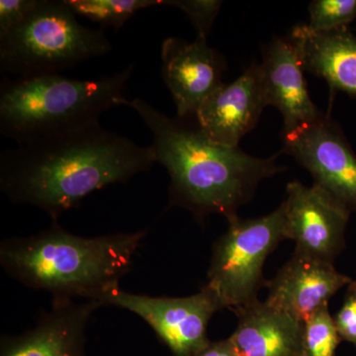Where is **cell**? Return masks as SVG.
<instances>
[{"instance_id": "6da1fadb", "label": "cell", "mask_w": 356, "mask_h": 356, "mask_svg": "<svg viewBox=\"0 0 356 356\" xmlns=\"http://www.w3.org/2000/svg\"><path fill=\"white\" fill-rule=\"evenodd\" d=\"M156 163L153 147L103 127L100 121L15 144L0 154V189L11 202L34 206L53 220L112 184Z\"/></svg>"}, {"instance_id": "7a4b0ae2", "label": "cell", "mask_w": 356, "mask_h": 356, "mask_svg": "<svg viewBox=\"0 0 356 356\" xmlns=\"http://www.w3.org/2000/svg\"><path fill=\"white\" fill-rule=\"evenodd\" d=\"M135 110L153 135L156 163L170 178V207L186 209L198 220L212 214L238 216V210L252 198L262 180L284 172L276 163L278 154L261 159L240 147L216 144L197 124L170 118L140 98L119 102Z\"/></svg>"}, {"instance_id": "3957f363", "label": "cell", "mask_w": 356, "mask_h": 356, "mask_svg": "<svg viewBox=\"0 0 356 356\" xmlns=\"http://www.w3.org/2000/svg\"><path fill=\"white\" fill-rule=\"evenodd\" d=\"M147 235L142 229L86 238L53 220L50 228L35 235L6 238L0 245V264L14 280L51 293L54 299L102 303L105 295L120 287Z\"/></svg>"}, {"instance_id": "277c9868", "label": "cell", "mask_w": 356, "mask_h": 356, "mask_svg": "<svg viewBox=\"0 0 356 356\" xmlns=\"http://www.w3.org/2000/svg\"><path fill=\"white\" fill-rule=\"evenodd\" d=\"M134 65L97 79L60 74L3 77L0 86V133L15 144L99 121L120 106Z\"/></svg>"}, {"instance_id": "5b68a950", "label": "cell", "mask_w": 356, "mask_h": 356, "mask_svg": "<svg viewBox=\"0 0 356 356\" xmlns=\"http://www.w3.org/2000/svg\"><path fill=\"white\" fill-rule=\"evenodd\" d=\"M76 16L65 0H39L19 26L0 37L2 76L60 74L108 54L104 30L84 26Z\"/></svg>"}, {"instance_id": "8992f818", "label": "cell", "mask_w": 356, "mask_h": 356, "mask_svg": "<svg viewBox=\"0 0 356 356\" xmlns=\"http://www.w3.org/2000/svg\"><path fill=\"white\" fill-rule=\"evenodd\" d=\"M229 227L215 243L204 287L216 297L222 309L241 308L257 300L264 266L281 241L286 240L281 205L266 216L227 220Z\"/></svg>"}, {"instance_id": "52a82bcc", "label": "cell", "mask_w": 356, "mask_h": 356, "mask_svg": "<svg viewBox=\"0 0 356 356\" xmlns=\"http://www.w3.org/2000/svg\"><path fill=\"white\" fill-rule=\"evenodd\" d=\"M103 306H114L142 318L173 356H196L211 343L208 325L222 310L215 295L204 287L186 297H158L134 294L120 287L102 300Z\"/></svg>"}, {"instance_id": "ba28073f", "label": "cell", "mask_w": 356, "mask_h": 356, "mask_svg": "<svg viewBox=\"0 0 356 356\" xmlns=\"http://www.w3.org/2000/svg\"><path fill=\"white\" fill-rule=\"evenodd\" d=\"M282 151L311 173L314 184L356 211V154L331 117L322 112L315 120L282 132Z\"/></svg>"}, {"instance_id": "9c48e42d", "label": "cell", "mask_w": 356, "mask_h": 356, "mask_svg": "<svg viewBox=\"0 0 356 356\" xmlns=\"http://www.w3.org/2000/svg\"><path fill=\"white\" fill-rule=\"evenodd\" d=\"M286 194L281 203L285 238L294 241V254L334 264L346 248L350 211L315 184L306 186L294 180Z\"/></svg>"}, {"instance_id": "30bf717a", "label": "cell", "mask_w": 356, "mask_h": 356, "mask_svg": "<svg viewBox=\"0 0 356 356\" xmlns=\"http://www.w3.org/2000/svg\"><path fill=\"white\" fill-rule=\"evenodd\" d=\"M161 77L177 107V118L195 120L206 98L222 83L227 69L221 54L207 39L193 42L170 37L161 44Z\"/></svg>"}, {"instance_id": "8fae6325", "label": "cell", "mask_w": 356, "mask_h": 356, "mask_svg": "<svg viewBox=\"0 0 356 356\" xmlns=\"http://www.w3.org/2000/svg\"><path fill=\"white\" fill-rule=\"evenodd\" d=\"M100 307L96 300L53 299L34 327L2 337L0 356H88L86 329Z\"/></svg>"}, {"instance_id": "7c38bea8", "label": "cell", "mask_w": 356, "mask_h": 356, "mask_svg": "<svg viewBox=\"0 0 356 356\" xmlns=\"http://www.w3.org/2000/svg\"><path fill=\"white\" fill-rule=\"evenodd\" d=\"M267 106L259 64L252 63L236 81L222 83L206 98L195 116L201 132L222 146L240 147Z\"/></svg>"}, {"instance_id": "4fadbf2b", "label": "cell", "mask_w": 356, "mask_h": 356, "mask_svg": "<svg viewBox=\"0 0 356 356\" xmlns=\"http://www.w3.org/2000/svg\"><path fill=\"white\" fill-rule=\"evenodd\" d=\"M259 70L267 106L276 107L282 114V132L315 120L322 114L309 95L298 50L290 35L275 37L266 44Z\"/></svg>"}, {"instance_id": "5bb4252c", "label": "cell", "mask_w": 356, "mask_h": 356, "mask_svg": "<svg viewBox=\"0 0 356 356\" xmlns=\"http://www.w3.org/2000/svg\"><path fill=\"white\" fill-rule=\"evenodd\" d=\"M351 281L334 264L294 254L266 283L269 293L266 301L304 323L316 312L329 307L332 297Z\"/></svg>"}, {"instance_id": "9a60e30c", "label": "cell", "mask_w": 356, "mask_h": 356, "mask_svg": "<svg viewBox=\"0 0 356 356\" xmlns=\"http://www.w3.org/2000/svg\"><path fill=\"white\" fill-rule=\"evenodd\" d=\"M236 331L229 337L238 356H304V323L259 299L234 310Z\"/></svg>"}, {"instance_id": "2e32d148", "label": "cell", "mask_w": 356, "mask_h": 356, "mask_svg": "<svg viewBox=\"0 0 356 356\" xmlns=\"http://www.w3.org/2000/svg\"><path fill=\"white\" fill-rule=\"evenodd\" d=\"M290 36L304 72L324 79L332 91L356 97V36L348 27L314 33L297 25Z\"/></svg>"}, {"instance_id": "e0dca14e", "label": "cell", "mask_w": 356, "mask_h": 356, "mask_svg": "<svg viewBox=\"0 0 356 356\" xmlns=\"http://www.w3.org/2000/svg\"><path fill=\"white\" fill-rule=\"evenodd\" d=\"M76 15L118 30L143 9L165 6V0H65Z\"/></svg>"}, {"instance_id": "ac0fdd59", "label": "cell", "mask_w": 356, "mask_h": 356, "mask_svg": "<svg viewBox=\"0 0 356 356\" xmlns=\"http://www.w3.org/2000/svg\"><path fill=\"white\" fill-rule=\"evenodd\" d=\"M341 341L329 307L316 312L304 322V356H336Z\"/></svg>"}, {"instance_id": "d6986e66", "label": "cell", "mask_w": 356, "mask_h": 356, "mask_svg": "<svg viewBox=\"0 0 356 356\" xmlns=\"http://www.w3.org/2000/svg\"><path fill=\"white\" fill-rule=\"evenodd\" d=\"M310 32H325L348 27L356 20V0H314L309 4Z\"/></svg>"}, {"instance_id": "ffe728a7", "label": "cell", "mask_w": 356, "mask_h": 356, "mask_svg": "<svg viewBox=\"0 0 356 356\" xmlns=\"http://www.w3.org/2000/svg\"><path fill=\"white\" fill-rule=\"evenodd\" d=\"M222 4L219 0H165V6L184 11L196 30V37L204 39H207Z\"/></svg>"}, {"instance_id": "44dd1931", "label": "cell", "mask_w": 356, "mask_h": 356, "mask_svg": "<svg viewBox=\"0 0 356 356\" xmlns=\"http://www.w3.org/2000/svg\"><path fill=\"white\" fill-rule=\"evenodd\" d=\"M341 341L356 346V281L348 285L343 304L334 317Z\"/></svg>"}, {"instance_id": "7402d4cb", "label": "cell", "mask_w": 356, "mask_h": 356, "mask_svg": "<svg viewBox=\"0 0 356 356\" xmlns=\"http://www.w3.org/2000/svg\"><path fill=\"white\" fill-rule=\"evenodd\" d=\"M39 0H0V37L15 29L32 13Z\"/></svg>"}, {"instance_id": "603a6c76", "label": "cell", "mask_w": 356, "mask_h": 356, "mask_svg": "<svg viewBox=\"0 0 356 356\" xmlns=\"http://www.w3.org/2000/svg\"><path fill=\"white\" fill-rule=\"evenodd\" d=\"M196 356H238L229 337L219 341H211L205 350Z\"/></svg>"}]
</instances>
